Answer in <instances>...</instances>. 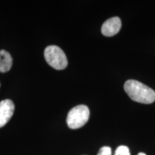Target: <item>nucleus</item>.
I'll return each instance as SVG.
<instances>
[{"instance_id": "nucleus-1", "label": "nucleus", "mask_w": 155, "mask_h": 155, "mask_svg": "<svg viewBox=\"0 0 155 155\" xmlns=\"http://www.w3.org/2000/svg\"><path fill=\"white\" fill-rule=\"evenodd\" d=\"M124 88L134 101L144 104H150L155 101L154 91L138 81L128 80Z\"/></svg>"}, {"instance_id": "nucleus-2", "label": "nucleus", "mask_w": 155, "mask_h": 155, "mask_svg": "<svg viewBox=\"0 0 155 155\" xmlns=\"http://www.w3.org/2000/svg\"><path fill=\"white\" fill-rule=\"evenodd\" d=\"M90 117V111L86 105L75 106L68 112L67 116V124L72 129L82 127L88 122Z\"/></svg>"}, {"instance_id": "nucleus-3", "label": "nucleus", "mask_w": 155, "mask_h": 155, "mask_svg": "<svg viewBox=\"0 0 155 155\" xmlns=\"http://www.w3.org/2000/svg\"><path fill=\"white\" fill-rule=\"evenodd\" d=\"M44 56L47 63L56 70H63L68 65V59L63 50L56 45L45 48Z\"/></svg>"}, {"instance_id": "nucleus-4", "label": "nucleus", "mask_w": 155, "mask_h": 155, "mask_svg": "<svg viewBox=\"0 0 155 155\" xmlns=\"http://www.w3.org/2000/svg\"><path fill=\"white\" fill-rule=\"evenodd\" d=\"M14 111L15 104L11 100L5 99L0 101V128L7 124Z\"/></svg>"}, {"instance_id": "nucleus-5", "label": "nucleus", "mask_w": 155, "mask_h": 155, "mask_svg": "<svg viewBox=\"0 0 155 155\" xmlns=\"http://www.w3.org/2000/svg\"><path fill=\"white\" fill-rule=\"evenodd\" d=\"M121 28V22L119 17H114L107 19L101 27V32L104 36L111 37L119 32Z\"/></svg>"}, {"instance_id": "nucleus-6", "label": "nucleus", "mask_w": 155, "mask_h": 155, "mask_svg": "<svg viewBox=\"0 0 155 155\" xmlns=\"http://www.w3.org/2000/svg\"><path fill=\"white\" fill-rule=\"evenodd\" d=\"M12 65V58L6 50H0V73L8 72Z\"/></svg>"}, {"instance_id": "nucleus-7", "label": "nucleus", "mask_w": 155, "mask_h": 155, "mask_svg": "<svg viewBox=\"0 0 155 155\" xmlns=\"http://www.w3.org/2000/svg\"><path fill=\"white\" fill-rule=\"evenodd\" d=\"M115 155H131L129 149L127 146H119L115 151Z\"/></svg>"}, {"instance_id": "nucleus-8", "label": "nucleus", "mask_w": 155, "mask_h": 155, "mask_svg": "<svg viewBox=\"0 0 155 155\" xmlns=\"http://www.w3.org/2000/svg\"><path fill=\"white\" fill-rule=\"evenodd\" d=\"M97 155H111V149L109 147H103L98 151Z\"/></svg>"}, {"instance_id": "nucleus-9", "label": "nucleus", "mask_w": 155, "mask_h": 155, "mask_svg": "<svg viewBox=\"0 0 155 155\" xmlns=\"http://www.w3.org/2000/svg\"><path fill=\"white\" fill-rule=\"evenodd\" d=\"M137 155H147L146 154H145V153H143V152H140V153H139Z\"/></svg>"}]
</instances>
